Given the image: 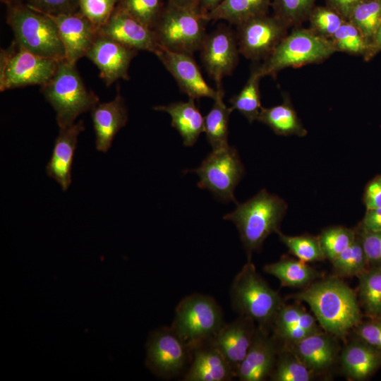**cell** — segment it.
I'll return each mask as SVG.
<instances>
[{"label":"cell","mask_w":381,"mask_h":381,"mask_svg":"<svg viewBox=\"0 0 381 381\" xmlns=\"http://www.w3.org/2000/svg\"><path fill=\"white\" fill-rule=\"evenodd\" d=\"M294 297L310 306L322 328L331 335L344 337L361 323L355 293L337 278L311 284Z\"/></svg>","instance_id":"1"},{"label":"cell","mask_w":381,"mask_h":381,"mask_svg":"<svg viewBox=\"0 0 381 381\" xmlns=\"http://www.w3.org/2000/svg\"><path fill=\"white\" fill-rule=\"evenodd\" d=\"M233 212L224 216L236 226L248 260L258 251L269 235L279 231L281 222L287 210L286 202L265 189L243 203L236 204Z\"/></svg>","instance_id":"2"},{"label":"cell","mask_w":381,"mask_h":381,"mask_svg":"<svg viewBox=\"0 0 381 381\" xmlns=\"http://www.w3.org/2000/svg\"><path fill=\"white\" fill-rule=\"evenodd\" d=\"M75 65L59 61L53 77L40 89L56 112L59 128L72 125L78 116L99 103V97L85 87Z\"/></svg>","instance_id":"3"},{"label":"cell","mask_w":381,"mask_h":381,"mask_svg":"<svg viewBox=\"0 0 381 381\" xmlns=\"http://www.w3.org/2000/svg\"><path fill=\"white\" fill-rule=\"evenodd\" d=\"M229 296L234 311L252 319L265 329L273 325L284 305L279 293L262 278L250 260L234 277Z\"/></svg>","instance_id":"4"},{"label":"cell","mask_w":381,"mask_h":381,"mask_svg":"<svg viewBox=\"0 0 381 381\" xmlns=\"http://www.w3.org/2000/svg\"><path fill=\"white\" fill-rule=\"evenodd\" d=\"M6 22L18 47L47 58L65 59L63 44L54 22L46 14L23 3L6 4Z\"/></svg>","instance_id":"5"},{"label":"cell","mask_w":381,"mask_h":381,"mask_svg":"<svg viewBox=\"0 0 381 381\" xmlns=\"http://www.w3.org/2000/svg\"><path fill=\"white\" fill-rule=\"evenodd\" d=\"M335 52L330 40L317 35L309 28L295 27L257 68L262 78L274 77L286 68L322 63Z\"/></svg>","instance_id":"6"},{"label":"cell","mask_w":381,"mask_h":381,"mask_svg":"<svg viewBox=\"0 0 381 381\" xmlns=\"http://www.w3.org/2000/svg\"><path fill=\"white\" fill-rule=\"evenodd\" d=\"M207 21L197 6H181L167 2L153 31L162 47L193 56L200 49L207 35Z\"/></svg>","instance_id":"7"},{"label":"cell","mask_w":381,"mask_h":381,"mask_svg":"<svg viewBox=\"0 0 381 381\" xmlns=\"http://www.w3.org/2000/svg\"><path fill=\"white\" fill-rule=\"evenodd\" d=\"M224 325L222 308L214 298L193 294L178 303L171 327L193 352L210 343Z\"/></svg>","instance_id":"8"},{"label":"cell","mask_w":381,"mask_h":381,"mask_svg":"<svg viewBox=\"0 0 381 381\" xmlns=\"http://www.w3.org/2000/svg\"><path fill=\"white\" fill-rule=\"evenodd\" d=\"M195 172L200 177L198 186L207 189L224 202L238 204L234 190L244 174V167L234 147L226 146L212 150Z\"/></svg>","instance_id":"9"},{"label":"cell","mask_w":381,"mask_h":381,"mask_svg":"<svg viewBox=\"0 0 381 381\" xmlns=\"http://www.w3.org/2000/svg\"><path fill=\"white\" fill-rule=\"evenodd\" d=\"M146 349V366L162 378H171L181 373L193 354L171 327L152 332Z\"/></svg>","instance_id":"10"},{"label":"cell","mask_w":381,"mask_h":381,"mask_svg":"<svg viewBox=\"0 0 381 381\" xmlns=\"http://www.w3.org/2000/svg\"><path fill=\"white\" fill-rule=\"evenodd\" d=\"M237 27L239 53L253 60H265L288 34L289 27L274 16L253 18Z\"/></svg>","instance_id":"11"},{"label":"cell","mask_w":381,"mask_h":381,"mask_svg":"<svg viewBox=\"0 0 381 381\" xmlns=\"http://www.w3.org/2000/svg\"><path fill=\"white\" fill-rule=\"evenodd\" d=\"M59 61L37 55L18 45L0 77L1 92L28 85H44L53 77Z\"/></svg>","instance_id":"12"},{"label":"cell","mask_w":381,"mask_h":381,"mask_svg":"<svg viewBox=\"0 0 381 381\" xmlns=\"http://www.w3.org/2000/svg\"><path fill=\"white\" fill-rule=\"evenodd\" d=\"M200 50L202 64L216 85L231 74L238 61L236 37L226 26H220L207 34Z\"/></svg>","instance_id":"13"},{"label":"cell","mask_w":381,"mask_h":381,"mask_svg":"<svg viewBox=\"0 0 381 381\" xmlns=\"http://www.w3.org/2000/svg\"><path fill=\"white\" fill-rule=\"evenodd\" d=\"M138 51L98 33L85 56L99 69L109 87L119 79L128 80V68Z\"/></svg>","instance_id":"14"},{"label":"cell","mask_w":381,"mask_h":381,"mask_svg":"<svg viewBox=\"0 0 381 381\" xmlns=\"http://www.w3.org/2000/svg\"><path fill=\"white\" fill-rule=\"evenodd\" d=\"M98 33L137 51L156 54L160 48L152 29L146 26L117 6Z\"/></svg>","instance_id":"15"},{"label":"cell","mask_w":381,"mask_h":381,"mask_svg":"<svg viewBox=\"0 0 381 381\" xmlns=\"http://www.w3.org/2000/svg\"><path fill=\"white\" fill-rule=\"evenodd\" d=\"M155 55L174 78L181 91L188 97L214 99L217 90L206 83L192 55L172 52L162 47Z\"/></svg>","instance_id":"16"},{"label":"cell","mask_w":381,"mask_h":381,"mask_svg":"<svg viewBox=\"0 0 381 381\" xmlns=\"http://www.w3.org/2000/svg\"><path fill=\"white\" fill-rule=\"evenodd\" d=\"M46 15L56 24L64 46L65 60L76 64L91 47L98 35V28L78 11L70 14Z\"/></svg>","instance_id":"17"},{"label":"cell","mask_w":381,"mask_h":381,"mask_svg":"<svg viewBox=\"0 0 381 381\" xmlns=\"http://www.w3.org/2000/svg\"><path fill=\"white\" fill-rule=\"evenodd\" d=\"M255 330L254 321L241 315L231 323L224 324L210 341L227 361L235 377L250 349Z\"/></svg>","instance_id":"18"},{"label":"cell","mask_w":381,"mask_h":381,"mask_svg":"<svg viewBox=\"0 0 381 381\" xmlns=\"http://www.w3.org/2000/svg\"><path fill=\"white\" fill-rule=\"evenodd\" d=\"M277 355L274 339L268 336L267 329L258 327L250 349L238 368L236 377L241 381L265 380L274 369Z\"/></svg>","instance_id":"19"},{"label":"cell","mask_w":381,"mask_h":381,"mask_svg":"<svg viewBox=\"0 0 381 381\" xmlns=\"http://www.w3.org/2000/svg\"><path fill=\"white\" fill-rule=\"evenodd\" d=\"M84 130L83 120L59 128L52 156L46 166L47 176L56 181L64 191L71 184L72 164L78 137Z\"/></svg>","instance_id":"20"},{"label":"cell","mask_w":381,"mask_h":381,"mask_svg":"<svg viewBox=\"0 0 381 381\" xmlns=\"http://www.w3.org/2000/svg\"><path fill=\"white\" fill-rule=\"evenodd\" d=\"M96 149L107 152L117 133L128 121V110L119 89L111 101L98 103L91 111Z\"/></svg>","instance_id":"21"},{"label":"cell","mask_w":381,"mask_h":381,"mask_svg":"<svg viewBox=\"0 0 381 381\" xmlns=\"http://www.w3.org/2000/svg\"><path fill=\"white\" fill-rule=\"evenodd\" d=\"M235 374L222 354L210 343L193 351L190 368L184 380L226 381Z\"/></svg>","instance_id":"22"},{"label":"cell","mask_w":381,"mask_h":381,"mask_svg":"<svg viewBox=\"0 0 381 381\" xmlns=\"http://www.w3.org/2000/svg\"><path fill=\"white\" fill-rule=\"evenodd\" d=\"M298 358L313 373L329 368L334 362L337 346L329 334L321 332L290 344V349Z\"/></svg>","instance_id":"23"},{"label":"cell","mask_w":381,"mask_h":381,"mask_svg":"<svg viewBox=\"0 0 381 381\" xmlns=\"http://www.w3.org/2000/svg\"><path fill=\"white\" fill-rule=\"evenodd\" d=\"M153 109L170 115L171 126L181 135L185 146H193L200 134L205 132L204 117L195 105L193 98L188 97L186 102L155 106Z\"/></svg>","instance_id":"24"},{"label":"cell","mask_w":381,"mask_h":381,"mask_svg":"<svg viewBox=\"0 0 381 381\" xmlns=\"http://www.w3.org/2000/svg\"><path fill=\"white\" fill-rule=\"evenodd\" d=\"M345 374L355 380L370 377L381 365V351L361 342L349 344L341 355Z\"/></svg>","instance_id":"25"},{"label":"cell","mask_w":381,"mask_h":381,"mask_svg":"<svg viewBox=\"0 0 381 381\" xmlns=\"http://www.w3.org/2000/svg\"><path fill=\"white\" fill-rule=\"evenodd\" d=\"M271 3V0H223L204 16L208 21L224 20L237 26L253 18L267 14Z\"/></svg>","instance_id":"26"},{"label":"cell","mask_w":381,"mask_h":381,"mask_svg":"<svg viewBox=\"0 0 381 381\" xmlns=\"http://www.w3.org/2000/svg\"><path fill=\"white\" fill-rule=\"evenodd\" d=\"M257 121L267 125L277 135L303 137L308 133L287 97L279 105L262 107Z\"/></svg>","instance_id":"27"},{"label":"cell","mask_w":381,"mask_h":381,"mask_svg":"<svg viewBox=\"0 0 381 381\" xmlns=\"http://www.w3.org/2000/svg\"><path fill=\"white\" fill-rule=\"evenodd\" d=\"M216 85L217 94L213 106L204 117L206 138L212 150L229 145L228 125L230 114L233 111L224 102V91L222 83Z\"/></svg>","instance_id":"28"},{"label":"cell","mask_w":381,"mask_h":381,"mask_svg":"<svg viewBox=\"0 0 381 381\" xmlns=\"http://www.w3.org/2000/svg\"><path fill=\"white\" fill-rule=\"evenodd\" d=\"M263 270L278 279L282 286L306 287L317 277V272L299 259L283 258L265 265Z\"/></svg>","instance_id":"29"},{"label":"cell","mask_w":381,"mask_h":381,"mask_svg":"<svg viewBox=\"0 0 381 381\" xmlns=\"http://www.w3.org/2000/svg\"><path fill=\"white\" fill-rule=\"evenodd\" d=\"M261 78L257 66H255L242 90L229 100L231 109L238 111L250 123L258 119L262 107L259 86Z\"/></svg>","instance_id":"30"},{"label":"cell","mask_w":381,"mask_h":381,"mask_svg":"<svg viewBox=\"0 0 381 381\" xmlns=\"http://www.w3.org/2000/svg\"><path fill=\"white\" fill-rule=\"evenodd\" d=\"M358 277L360 300L366 313L375 318L381 314V267H372Z\"/></svg>","instance_id":"31"},{"label":"cell","mask_w":381,"mask_h":381,"mask_svg":"<svg viewBox=\"0 0 381 381\" xmlns=\"http://www.w3.org/2000/svg\"><path fill=\"white\" fill-rule=\"evenodd\" d=\"M347 20L359 30L370 44L381 23V0H366L358 4Z\"/></svg>","instance_id":"32"},{"label":"cell","mask_w":381,"mask_h":381,"mask_svg":"<svg viewBox=\"0 0 381 381\" xmlns=\"http://www.w3.org/2000/svg\"><path fill=\"white\" fill-rule=\"evenodd\" d=\"M313 372L291 350L279 354L270 375L274 381H309Z\"/></svg>","instance_id":"33"},{"label":"cell","mask_w":381,"mask_h":381,"mask_svg":"<svg viewBox=\"0 0 381 381\" xmlns=\"http://www.w3.org/2000/svg\"><path fill=\"white\" fill-rule=\"evenodd\" d=\"M317 0H273V16L289 28H295L308 20Z\"/></svg>","instance_id":"34"},{"label":"cell","mask_w":381,"mask_h":381,"mask_svg":"<svg viewBox=\"0 0 381 381\" xmlns=\"http://www.w3.org/2000/svg\"><path fill=\"white\" fill-rule=\"evenodd\" d=\"M336 52L361 55L365 58L369 44L359 30L349 20H345L329 39Z\"/></svg>","instance_id":"35"},{"label":"cell","mask_w":381,"mask_h":381,"mask_svg":"<svg viewBox=\"0 0 381 381\" xmlns=\"http://www.w3.org/2000/svg\"><path fill=\"white\" fill-rule=\"evenodd\" d=\"M325 258L332 261L356 240V232L344 226L325 229L318 236Z\"/></svg>","instance_id":"36"},{"label":"cell","mask_w":381,"mask_h":381,"mask_svg":"<svg viewBox=\"0 0 381 381\" xmlns=\"http://www.w3.org/2000/svg\"><path fill=\"white\" fill-rule=\"evenodd\" d=\"M280 241L298 259L313 262L325 259L318 237L310 235L288 236L280 231L277 232Z\"/></svg>","instance_id":"37"},{"label":"cell","mask_w":381,"mask_h":381,"mask_svg":"<svg viewBox=\"0 0 381 381\" xmlns=\"http://www.w3.org/2000/svg\"><path fill=\"white\" fill-rule=\"evenodd\" d=\"M336 273L341 276H358L367 270L368 260L361 241H355L334 260L331 261Z\"/></svg>","instance_id":"38"},{"label":"cell","mask_w":381,"mask_h":381,"mask_svg":"<svg viewBox=\"0 0 381 381\" xmlns=\"http://www.w3.org/2000/svg\"><path fill=\"white\" fill-rule=\"evenodd\" d=\"M308 20L311 30L329 40L346 20L327 6H315L310 12Z\"/></svg>","instance_id":"39"},{"label":"cell","mask_w":381,"mask_h":381,"mask_svg":"<svg viewBox=\"0 0 381 381\" xmlns=\"http://www.w3.org/2000/svg\"><path fill=\"white\" fill-rule=\"evenodd\" d=\"M164 5L161 0H119L117 6L153 30Z\"/></svg>","instance_id":"40"},{"label":"cell","mask_w":381,"mask_h":381,"mask_svg":"<svg viewBox=\"0 0 381 381\" xmlns=\"http://www.w3.org/2000/svg\"><path fill=\"white\" fill-rule=\"evenodd\" d=\"M316 321V318L298 306L283 305L275 317L273 325L274 329L298 325L313 333H316L320 332Z\"/></svg>","instance_id":"41"},{"label":"cell","mask_w":381,"mask_h":381,"mask_svg":"<svg viewBox=\"0 0 381 381\" xmlns=\"http://www.w3.org/2000/svg\"><path fill=\"white\" fill-rule=\"evenodd\" d=\"M78 12L99 29L109 19L119 0H78Z\"/></svg>","instance_id":"42"},{"label":"cell","mask_w":381,"mask_h":381,"mask_svg":"<svg viewBox=\"0 0 381 381\" xmlns=\"http://www.w3.org/2000/svg\"><path fill=\"white\" fill-rule=\"evenodd\" d=\"M21 3L49 15L70 14L78 11V0H21Z\"/></svg>","instance_id":"43"},{"label":"cell","mask_w":381,"mask_h":381,"mask_svg":"<svg viewBox=\"0 0 381 381\" xmlns=\"http://www.w3.org/2000/svg\"><path fill=\"white\" fill-rule=\"evenodd\" d=\"M361 241L368 263L381 267V232H363Z\"/></svg>","instance_id":"44"},{"label":"cell","mask_w":381,"mask_h":381,"mask_svg":"<svg viewBox=\"0 0 381 381\" xmlns=\"http://www.w3.org/2000/svg\"><path fill=\"white\" fill-rule=\"evenodd\" d=\"M356 328L362 341L381 351V322L375 320L360 323Z\"/></svg>","instance_id":"45"},{"label":"cell","mask_w":381,"mask_h":381,"mask_svg":"<svg viewBox=\"0 0 381 381\" xmlns=\"http://www.w3.org/2000/svg\"><path fill=\"white\" fill-rule=\"evenodd\" d=\"M276 336L280 339L290 344L298 341L313 332L298 325H290L274 329Z\"/></svg>","instance_id":"46"},{"label":"cell","mask_w":381,"mask_h":381,"mask_svg":"<svg viewBox=\"0 0 381 381\" xmlns=\"http://www.w3.org/2000/svg\"><path fill=\"white\" fill-rule=\"evenodd\" d=\"M364 202L367 210L381 208V176L366 187Z\"/></svg>","instance_id":"47"},{"label":"cell","mask_w":381,"mask_h":381,"mask_svg":"<svg viewBox=\"0 0 381 381\" xmlns=\"http://www.w3.org/2000/svg\"><path fill=\"white\" fill-rule=\"evenodd\" d=\"M361 227L363 232H381V208L367 210Z\"/></svg>","instance_id":"48"},{"label":"cell","mask_w":381,"mask_h":381,"mask_svg":"<svg viewBox=\"0 0 381 381\" xmlns=\"http://www.w3.org/2000/svg\"><path fill=\"white\" fill-rule=\"evenodd\" d=\"M366 0H325V6L336 11L347 20L352 9Z\"/></svg>","instance_id":"49"},{"label":"cell","mask_w":381,"mask_h":381,"mask_svg":"<svg viewBox=\"0 0 381 381\" xmlns=\"http://www.w3.org/2000/svg\"><path fill=\"white\" fill-rule=\"evenodd\" d=\"M381 51V23L374 35L370 44L365 60L371 59L374 55Z\"/></svg>","instance_id":"50"},{"label":"cell","mask_w":381,"mask_h":381,"mask_svg":"<svg viewBox=\"0 0 381 381\" xmlns=\"http://www.w3.org/2000/svg\"><path fill=\"white\" fill-rule=\"evenodd\" d=\"M223 0H198L197 6L202 14H206L214 9Z\"/></svg>","instance_id":"51"},{"label":"cell","mask_w":381,"mask_h":381,"mask_svg":"<svg viewBox=\"0 0 381 381\" xmlns=\"http://www.w3.org/2000/svg\"><path fill=\"white\" fill-rule=\"evenodd\" d=\"M168 3L181 6H197L198 0H167ZM198 7V6H197Z\"/></svg>","instance_id":"52"},{"label":"cell","mask_w":381,"mask_h":381,"mask_svg":"<svg viewBox=\"0 0 381 381\" xmlns=\"http://www.w3.org/2000/svg\"><path fill=\"white\" fill-rule=\"evenodd\" d=\"M5 4L21 3V0H1Z\"/></svg>","instance_id":"53"},{"label":"cell","mask_w":381,"mask_h":381,"mask_svg":"<svg viewBox=\"0 0 381 381\" xmlns=\"http://www.w3.org/2000/svg\"><path fill=\"white\" fill-rule=\"evenodd\" d=\"M376 318V320H377V321H379L380 322H381V314H380L379 316H377V318Z\"/></svg>","instance_id":"54"}]
</instances>
